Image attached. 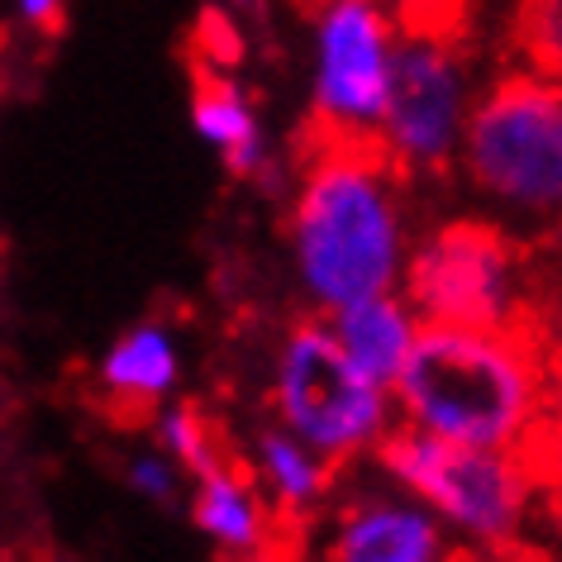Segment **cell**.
<instances>
[{
  "instance_id": "3",
  "label": "cell",
  "mask_w": 562,
  "mask_h": 562,
  "mask_svg": "<svg viewBox=\"0 0 562 562\" xmlns=\"http://www.w3.org/2000/svg\"><path fill=\"white\" fill-rule=\"evenodd\" d=\"M453 167L505 229L562 224V81L519 63L482 81Z\"/></svg>"
},
{
  "instance_id": "7",
  "label": "cell",
  "mask_w": 562,
  "mask_h": 562,
  "mask_svg": "<svg viewBox=\"0 0 562 562\" xmlns=\"http://www.w3.org/2000/svg\"><path fill=\"white\" fill-rule=\"evenodd\" d=\"M476 91L482 81H476L472 48L458 38L453 24L401 30L376 148L396 162L401 177H429L453 167Z\"/></svg>"
},
{
  "instance_id": "4",
  "label": "cell",
  "mask_w": 562,
  "mask_h": 562,
  "mask_svg": "<svg viewBox=\"0 0 562 562\" xmlns=\"http://www.w3.org/2000/svg\"><path fill=\"white\" fill-rule=\"evenodd\" d=\"M372 462L425 510H434L462 548H486V553L519 548V529L539 496L519 453L448 443L401 419L372 448Z\"/></svg>"
},
{
  "instance_id": "20",
  "label": "cell",
  "mask_w": 562,
  "mask_h": 562,
  "mask_svg": "<svg viewBox=\"0 0 562 562\" xmlns=\"http://www.w3.org/2000/svg\"><path fill=\"white\" fill-rule=\"evenodd\" d=\"M401 30H419V24H453V5L448 0H391Z\"/></svg>"
},
{
  "instance_id": "19",
  "label": "cell",
  "mask_w": 562,
  "mask_h": 562,
  "mask_svg": "<svg viewBox=\"0 0 562 562\" xmlns=\"http://www.w3.org/2000/svg\"><path fill=\"white\" fill-rule=\"evenodd\" d=\"M130 486L138 491V496H148V501H172L181 491V468L162 453V448H153V453H134Z\"/></svg>"
},
{
  "instance_id": "17",
  "label": "cell",
  "mask_w": 562,
  "mask_h": 562,
  "mask_svg": "<svg viewBox=\"0 0 562 562\" xmlns=\"http://www.w3.org/2000/svg\"><path fill=\"white\" fill-rule=\"evenodd\" d=\"M529 334L553 372L562 391V258L543 272H533V296H529Z\"/></svg>"
},
{
  "instance_id": "5",
  "label": "cell",
  "mask_w": 562,
  "mask_h": 562,
  "mask_svg": "<svg viewBox=\"0 0 562 562\" xmlns=\"http://www.w3.org/2000/svg\"><path fill=\"white\" fill-rule=\"evenodd\" d=\"M401 296L419 325H529L533 267L529 248L501 220H448L419 238L405 258Z\"/></svg>"
},
{
  "instance_id": "8",
  "label": "cell",
  "mask_w": 562,
  "mask_h": 562,
  "mask_svg": "<svg viewBox=\"0 0 562 562\" xmlns=\"http://www.w3.org/2000/svg\"><path fill=\"white\" fill-rule=\"evenodd\" d=\"M401 20L391 0H315L311 15V134L376 138L396 67Z\"/></svg>"
},
{
  "instance_id": "9",
  "label": "cell",
  "mask_w": 562,
  "mask_h": 562,
  "mask_svg": "<svg viewBox=\"0 0 562 562\" xmlns=\"http://www.w3.org/2000/svg\"><path fill=\"white\" fill-rule=\"evenodd\" d=\"M448 558H453V533L391 476H382V486L353 491L334 510L315 553V562H448Z\"/></svg>"
},
{
  "instance_id": "16",
  "label": "cell",
  "mask_w": 562,
  "mask_h": 562,
  "mask_svg": "<svg viewBox=\"0 0 562 562\" xmlns=\"http://www.w3.org/2000/svg\"><path fill=\"white\" fill-rule=\"evenodd\" d=\"M158 448L187 476H205V472H215L229 462V453H224L220 434L201 405H167L158 415Z\"/></svg>"
},
{
  "instance_id": "21",
  "label": "cell",
  "mask_w": 562,
  "mask_h": 562,
  "mask_svg": "<svg viewBox=\"0 0 562 562\" xmlns=\"http://www.w3.org/2000/svg\"><path fill=\"white\" fill-rule=\"evenodd\" d=\"M67 15V0H15V20L34 34H53Z\"/></svg>"
},
{
  "instance_id": "1",
  "label": "cell",
  "mask_w": 562,
  "mask_h": 562,
  "mask_svg": "<svg viewBox=\"0 0 562 562\" xmlns=\"http://www.w3.org/2000/svg\"><path fill=\"white\" fill-rule=\"evenodd\" d=\"M405 177L376 138H315L286 205V248L305 301L319 315L401 291L411 229Z\"/></svg>"
},
{
  "instance_id": "15",
  "label": "cell",
  "mask_w": 562,
  "mask_h": 562,
  "mask_svg": "<svg viewBox=\"0 0 562 562\" xmlns=\"http://www.w3.org/2000/svg\"><path fill=\"white\" fill-rule=\"evenodd\" d=\"M510 63L562 81V0H515L505 20Z\"/></svg>"
},
{
  "instance_id": "14",
  "label": "cell",
  "mask_w": 562,
  "mask_h": 562,
  "mask_svg": "<svg viewBox=\"0 0 562 562\" xmlns=\"http://www.w3.org/2000/svg\"><path fill=\"white\" fill-rule=\"evenodd\" d=\"M252 453H258V486H262V496L272 501L277 515L315 510V505L329 496L334 472H339L281 425L262 429L258 443H252Z\"/></svg>"
},
{
  "instance_id": "11",
  "label": "cell",
  "mask_w": 562,
  "mask_h": 562,
  "mask_svg": "<svg viewBox=\"0 0 562 562\" xmlns=\"http://www.w3.org/2000/svg\"><path fill=\"white\" fill-rule=\"evenodd\" d=\"M325 325L339 344V353L376 386H396V376L411 358V348L419 339V315L411 311V301L401 291H382V296H362L348 301L339 311L325 315Z\"/></svg>"
},
{
  "instance_id": "13",
  "label": "cell",
  "mask_w": 562,
  "mask_h": 562,
  "mask_svg": "<svg viewBox=\"0 0 562 562\" xmlns=\"http://www.w3.org/2000/svg\"><path fill=\"white\" fill-rule=\"evenodd\" d=\"M191 519L224 558H258L272 543V501L234 462L195 476Z\"/></svg>"
},
{
  "instance_id": "18",
  "label": "cell",
  "mask_w": 562,
  "mask_h": 562,
  "mask_svg": "<svg viewBox=\"0 0 562 562\" xmlns=\"http://www.w3.org/2000/svg\"><path fill=\"white\" fill-rule=\"evenodd\" d=\"M519 458H525V468H529L533 491L553 501V510L562 515V391L553 396V405H548V415L539 419V429L525 439Z\"/></svg>"
},
{
  "instance_id": "2",
  "label": "cell",
  "mask_w": 562,
  "mask_h": 562,
  "mask_svg": "<svg viewBox=\"0 0 562 562\" xmlns=\"http://www.w3.org/2000/svg\"><path fill=\"white\" fill-rule=\"evenodd\" d=\"M558 382L529 325H419V339L391 386L396 419L468 448L519 453L539 429Z\"/></svg>"
},
{
  "instance_id": "22",
  "label": "cell",
  "mask_w": 562,
  "mask_h": 562,
  "mask_svg": "<svg viewBox=\"0 0 562 562\" xmlns=\"http://www.w3.org/2000/svg\"><path fill=\"white\" fill-rule=\"evenodd\" d=\"M448 562H505V553H486V548H453Z\"/></svg>"
},
{
  "instance_id": "6",
  "label": "cell",
  "mask_w": 562,
  "mask_h": 562,
  "mask_svg": "<svg viewBox=\"0 0 562 562\" xmlns=\"http://www.w3.org/2000/svg\"><path fill=\"white\" fill-rule=\"evenodd\" d=\"M272 411L305 448H315L329 468L372 458V448L396 425V401L386 386L368 382L339 353L325 315L286 329L272 368Z\"/></svg>"
},
{
  "instance_id": "12",
  "label": "cell",
  "mask_w": 562,
  "mask_h": 562,
  "mask_svg": "<svg viewBox=\"0 0 562 562\" xmlns=\"http://www.w3.org/2000/svg\"><path fill=\"white\" fill-rule=\"evenodd\" d=\"M191 124L210 148L224 158L234 177H262L272 162L267 130L258 120L252 95L229 77V67H201L191 87Z\"/></svg>"
},
{
  "instance_id": "10",
  "label": "cell",
  "mask_w": 562,
  "mask_h": 562,
  "mask_svg": "<svg viewBox=\"0 0 562 562\" xmlns=\"http://www.w3.org/2000/svg\"><path fill=\"white\" fill-rule=\"evenodd\" d=\"M177 382H181V348L177 334L158 325V319L124 329L91 372L95 405L120 425L158 415L162 401L177 391Z\"/></svg>"
}]
</instances>
